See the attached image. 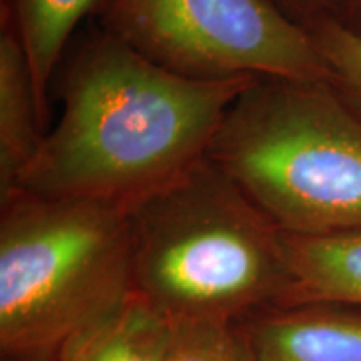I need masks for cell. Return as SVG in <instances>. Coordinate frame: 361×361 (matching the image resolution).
Masks as SVG:
<instances>
[{
  "instance_id": "1",
  "label": "cell",
  "mask_w": 361,
  "mask_h": 361,
  "mask_svg": "<svg viewBox=\"0 0 361 361\" xmlns=\"http://www.w3.org/2000/svg\"><path fill=\"white\" fill-rule=\"evenodd\" d=\"M255 79L180 78L97 30L62 66L61 119L17 189L129 213L204 159L229 106Z\"/></svg>"
},
{
  "instance_id": "2",
  "label": "cell",
  "mask_w": 361,
  "mask_h": 361,
  "mask_svg": "<svg viewBox=\"0 0 361 361\" xmlns=\"http://www.w3.org/2000/svg\"><path fill=\"white\" fill-rule=\"evenodd\" d=\"M129 218L134 291L171 324H233L290 295L283 231L207 156Z\"/></svg>"
},
{
  "instance_id": "3",
  "label": "cell",
  "mask_w": 361,
  "mask_h": 361,
  "mask_svg": "<svg viewBox=\"0 0 361 361\" xmlns=\"http://www.w3.org/2000/svg\"><path fill=\"white\" fill-rule=\"evenodd\" d=\"M128 211L16 189L0 200V353L59 361L134 295Z\"/></svg>"
},
{
  "instance_id": "4",
  "label": "cell",
  "mask_w": 361,
  "mask_h": 361,
  "mask_svg": "<svg viewBox=\"0 0 361 361\" xmlns=\"http://www.w3.org/2000/svg\"><path fill=\"white\" fill-rule=\"evenodd\" d=\"M207 157L279 231H361V117L331 82L255 79Z\"/></svg>"
},
{
  "instance_id": "5",
  "label": "cell",
  "mask_w": 361,
  "mask_h": 361,
  "mask_svg": "<svg viewBox=\"0 0 361 361\" xmlns=\"http://www.w3.org/2000/svg\"><path fill=\"white\" fill-rule=\"evenodd\" d=\"M102 29L192 80L331 82L313 35L266 0H107Z\"/></svg>"
},
{
  "instance_id": "6",
  "label": "cell",
  "mask_w": 361,
  "mask_h": 361,
  "mask_svg": "<svg viewBox=\"0 0 361 361\" xmlns=\"http://www.w3.org/2000/svg\"><path fill=\"white\" fill-rule=\"evenodd\" d=\"M256 361H361V308L273 305L236 323Z\"/></svg>"
},
{
  "instance_id": "7",
  "label": "cell",
  "mask_w": 361,
  "mask_h": 361,
  "mask_svg": "<svg viewBox=\"0 0 361 361\" xmlns=\"http://www.w3.org/2000/svg\"><path fill=\"white\" fill-rule=\"evenodd\" d=\"M47 129L40 119L29 59L13 29L0 30V200L16 191Z\"/></svg>"
},
{
  "instance_id": "8",
  "label": "cell",
  "mask_w": 361,
  "mask_h": 361,
  "mask_svg": "<svg viewBox=\"0 0 361 361\" xmlns=\"http://www.w3.org/2000/svg\"><path fill=\"white\" fill-rule=\"evenodd\" d=\"M291 290L283 305L338 303L361 308V231L303 236L283 233Z\"/></svg>"
},
{
  "instance_id": "9",
  "label": "cell",
  "mask_w": 361,
  "mask_h": 361,
  "mask_svg": "<svg viewBox=\"0 0 361 361\" xmlns=\"http://www.w3.org/2000/svg\"><path fill=\"white\" fill-rule=\"evenodd\" d=\"M107 0H2V22L13 29L29 59L40 119L47 128L49 90L72 34Z\"/></svg>"
},
{
  "instance_id": "10",
  "label": "cell",
  "mask_w": 361,
  "mask_h": 361,
  "mask_svg": "<svg viewBox=\"0 0 361 361\" xmlns=\"http://www.w3.org/2000/svg\"><path fill=\"white\" fill-rule=\"evenodd\" d=\"M171 324L134 293L62 348L59 361H164Z\"/></svg>"
},
{
  "instance_id": "11",
  "label": "cell",
  "mask_w": 361,
  "mask_h": 361,
  "mask_svg": "<svg viewBox=\"0 0 361 361\" xmlns=\"http://www.w3.org/2000/svg\"><path fill=\"white\" fill-rule=\"evenodd\" d=\"M306 29L331 72L333 87L361 117V34L338 17H322Z\"/></svg>"
},
{
  "instance_id": "12",
  "label": "cell",
  "mask_w": 361,
  "mask_h": 361,
  "mask_svg": "<svg viewBox=\"0 0 361 361\" xmlns=\"http://www.w3.org/2000/svg\"><path fill=\"white\" fill-rule=\"evenodd\" d=\"M164 361H256V358L236 323H174L171 324Z\"/></svg>"
},
{
  "instance_id": "13",
  "label": "cell",
  "mask_w": 361,
  "mask_h": 361,
  "mask_svg": "<svg viewBox=\"0 0 361 361\" xmlns=\"http://www.w3.org/2000/svg\"><path fill=\"white\" fill-rule=\"evenodd\" d=\"M298 24L308 27L322 17H340L341 0H266Z\"/></svg>"
},
{
  "instance_id": "14",
  "label": "cell",
  "mask_w": 361,
  "mask_h": 361,
  "mask_svg": "<svg viewBox=\"0 0 361 361\" xmlns=\"http://www.w3.org/2000/svg\"><path fill=\"white\" fill-rule=\"evenodd\" d=\"M338 19L350 29L361 34V0H341V11Z\"/></svg>"
},
{
  "instance_id": "15",
  "label": "cell",
  "mask_w": 361,
  "mask_h": 361,
  "mask_svg": "<svg viewBox=\"0 0 361 361\" xmlns=\"http://www.w3.org/2000/svg\"><path fill=\"white\" fill-rule=\"evenodd\" d=\"M2 361H16V360H8V358H2Z\"/></svg>"
}]
</instances>
